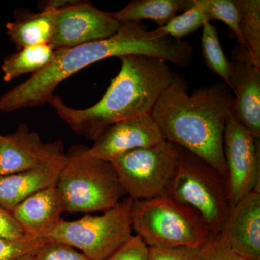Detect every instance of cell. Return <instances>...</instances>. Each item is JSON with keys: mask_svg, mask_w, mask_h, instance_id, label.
Wrapping results in <instances>:
<instances>
[{"mask_svg": "<svg viewBox=\"0 0 260 260\" xmlns=\"http://www.w3.org/2000/svg\"><path fill=\"white\" fill-rule=\"evenodd\" d=\"M242 260H245V259H242Z\"/></svg>", "mask_w": 260, "mask_h": 260, "instance_id": "31", "label": "cell"}, {"mask_svg": "<svg viewBox=\"0 0 260 260\" xmlns=\"http://www.w3.org/2000/svg\"><path fill=\"white\" fill-rule=\"evenodd\" d=\"M64 158L25 172L0 176V206L12 212L38 191L56 185Z\"/></svg>", "mask_w": 260, "mask_h": 260, "instance_id": "16", "label": "cell"}, {"mask_svg": "<svg viewBox=\"0 0 260 260\" xmlns=\"http://www.w3.org/2000/svg\"><path fill=\"white\" fill-rule=\"evenodd\" d=\"M193 6L192 0H133L119 11L112 13L120 22H142L151 20L161 28L178 13Z\"/></svg>", "mask_w": 260, "mask_h": 260, "instance_id": "18", "label": "cell"}, {"mask_svg": "<svg viewBox=\"0 0 260 260\" xmlns=\"http://www.w3.org/2000/svg\"><path fill=\"white\" fill-rule=\"evenodd\" d=\"M232 92L230 114L258 141L260 140V68L249 51L237 45L232 50Z\"/></svg>", "mask_w": 260, "mask_h": 260, "instance_id": "12", "label": "cell"}, {"mask_svg": "<svg viewBox=\"0 0 260 260\" xmlns=\"http://www.w3.org/2000/svg\"><path fill=\"white\" fill-rule=\"evenodd\" d=\"M241 31L254 64L260 68V1L238 0Z\"/></svg>", "mask_w": 260, "mask_h": 260, "instance_id": "22", "label": "cell"}, {"mask_svg": "<svg viewBox=\"0 0 260 260\" xmlns=\"http://www.w3.org/2000/svg\"><path fill=\"white\" fill-rule=\"evenodd\" d=\"M229 247L245 260H260V192L232 205L220 232Z\"/></svg>", "mask_w": 260, "mask_h": 260, "instance_id": "14", "label": "cell"}, {"mask_svg": "<svg viewBox=\"0 0 260 260\" xmlns=\"http://www.w3.org/2000/svg\"><path fill=\"white\" fill-rule=\"evenodd\" d=\"M223 151L232 205L259 191V141L229 114L224 131Z\"/></svg>", "mask_w": 260, "mask_h": 260, "instance_id": "9", "label": "cell"}, {"mask_svg": "<svg viewBox=\"0 0 260 260\" xmlns=\"http://www.w3.org/2000/svg\"><path fill=\"white\" fill-rule=\"evenodd\" d=\"M192 3L203 10L212 21L220 20L226 24L237 39L238 45L248 51L241 31V12L238 0H192Z\"/></svg>", "mask_w": 260, "mask_h": 260, "instance_id": "21", "label": "cell"}, {"mask_svg": "<svg viewBox=\"0 0 260 260\" xmlns=\"http://www.w3.org/2000/svg\"><path fill=\"white\" fill-rule=\"evenodd\" d=\"M198 260H242L229 247L221 233L213 234L200 246Z\"/></svg>", "mask_w": 260, "mask_h": 260, "instance_id": "25", "label": "cell"}, {"mask_svg": "<svg viewBox=\"0 0 260 260\" xmlns=\"http://www.w3.org/2000/svg\"><path fill=\"white\" fill-rule=\"evenodd\" d=\"M121 25L112 13L102 11L89 2L70 1L58 10L50 44L59 49L104 40L119 31Z\"/></svg>", "mask_w": 260, "mask_h": 260, "instance_id": "10", "label": "cell"}, {"mask_svg": "<svg viewBox=\"0 0 260 260\" xmlns=\"http://www.w3.org/2000/svg\"><path fill=\"white\" fill-rule=\"evenodd\" d=\"M69 2L53 0L40 13L18 15L15 21L7 23V34L18 50L30 46L50 44L58 10Z\"/></svg>", "mask_w": 260, "mask_h": 260, "instance_id": "17", "label": "cell"}, {"mask_svg": "<svg viewBox=\"0 0 260 260\" xmlns=\"http://www.w3.org/2000/svg\"><path fill=\"white\" fill-rule=\"evenodd\" d=\"M234 93L217 82L188 94L186 80L177 75L161 94L151 116L164 139L194 154L228 177L224 131Z\"/></svg>", "mask_w": 260, "mask_h": 260, "instance_id": "2", "label": "cell"}, {"mask_svg": "<svg viewBox=\"0 0 260 260\" xmlns=\"http://www.w3.org/2000/svg\"><path fill=\"white\" fill-rule=\"evenodd\" d=\"M66 212L56 186L30 195L12 210L25 235L47 239Z\"/></svg>", "mask_w": 260, "mask_h": 260, "instance_id": "15", "label": "cell"}, {"mask_svg": "<svg viewBox=\"0 0 260 260\" xmlns=\"http://www.w3.org/2000/svg\"><path fill=\"white\" fill-rule=\"evenodd\" d=\"M199 248L148 247V260H198Z\"/></svg>", "mask_w": 260, "mask_h": 260, "instance_id": "27", "label": "cell"}, {"mask_svg": "<svg viewBox=\"0 0 260 260\" xmlns=\"http://www.w3.org/2000/svg\"><path fill=\"white\" fill-rule=\"evenodd\" d=\"M64 156L61 140L44 143L25 124H20L12 134L0 135V176L25 172Z\"/></svg>", "mask_w": 260, "mask_h": 260, "instance_id": "11", "label": "cell"}, {"mask_svg": "<svg viewBox=\"0 0 260 260\" xmlns=\"http://www.w3.org/2000/svg\"><path fill=\"white\" fill-rule=\"evenodd\" d=\"M211 21L203 10L193 5L182 14L174 17L167 25L155 29L153 32L156 35L170 36L181 40V38L194 32L205 23H211Z\"/></svg>", "mask_w": 260, "mask_h": 260, "instance_id": "23", "label": "cell"}, {"mask_svg": "<svg viewBox=\"0 0 260 260\" xmlns=\"http://www.w3.org/2000/svg\"><path fill=\"white\" fill-rule=\"evenodd\" d=\"M128 196L101 215H87L73 221L61 219L48 236L81 251L88 260H107L133 237L132 205Z\"/></svg>", "mask_w": 260, "mask_h": 260, "instance_id": "7", "label": "cell"}, {"mask_svg": "<svg viewBox=\"0 0 260 260\" xmlns=\"http://www.w3.org/2000/svg\"><path fill=\"white\" fill-rule=\"evenodd\" d=\"M107 260H148V246L138 236L133 235Z\"/></svg>", "mask_w": 260, "mask_h": 260, "instance_id": "28", "label": "cell"}, {"mask_svg": "<svg viewBox=\"0 0 260 260\" xmlns=\"http://www.w3.org/2000/svg\"><path fill=\"white\" fill-rule=\"evenodd\" d=\"M132 221L135 235L148 247L200 248L213 235L199 214L166 193L133 201Z\"/></svg>", "mask_w": 260, "mask_h": 260, "instance_id": "5", "label": "cell"}, {"mask_svg": "<svg viewBox=\"0 0 260 260\" xmlns=\"http://www.w3.org/2000/svg\"><path fill=\"white\" fill-rule=\"evenodd\" d=\"M55 54L50 44L25 47L7 56L2 64L3 80L6 83L22 75L38 73L49 64Z\"/></svg>", "mask_w": 260, "mask_h": 260, "instance_id": "19", "label": "cell"}, {"mask_svg": "<svg viewBox=\"0 0 260 260\" xmlns=\"http://www.w3.org/2000/svg\"><path fill=\"white\" fill-rule=\"evenodd\" d=\"M36 255V254H35ZM35 255H30L25 256V257L21 258V259L18 260H34V257H35Z\"/></svg>", "mask_w": 260, "mask_h": 260, "instance_id": "30", "label": "cell"}, {"mask_svg": "<svg viewBox=\"0 0 260 260\" xmlns=\"http://www.w3.org/2000/svg\"><path fill=\"white\" fill-rule=\"evenodd\" d=\"M179 153V146L164 140L127 152L110 162L126 195L133 201L147 200L165 194Z\"/></svg>", "mask_w": 260, "mask_h": 260, "instance_id": "8", "label": "cell"}, {"mask_svg": "<svg viewBox=\"0 0 260 260\" xmlns=\"http://www.w3.org/2000/svg\"><path fill=\"white\" fill-rule=\"evenodd\" d=\"M166 194L195 210L213 234L221 232L232 207L229 185L203 159L179 147L177 167Z\"/></svg>", "mask_w": 260, "mask_h": 260, "instance_id": "6", "label": "cell"}, {"mask_svg": "<svg viewBox=\"0 0 260 260\" xmlns=\"http://www.w3.org/2000/svg\"><path fill=\"white\" fill-rule=\"evenodd\" d=\"M88 148L73 145L65 153L56 186L68 213H103L126 195L112 162L92 156Z\"/></svg>", "mask_w": 260, "mask_h": 260, "instance_id": "4", "label": "cell"}, {"mask_svg": "<svg viewBox=\"0 0 260 260\" xmlns=\"http://www.w3.org/2000/svg\"><path fill=\"white\" fill-rule=\"evenodd\" d=\"M34 260H88L81 252L61 243L44 244L36 254Z\"/></svg>", "mask_w": 260, "mask_h": 260, "instance_id": "26", "label": "cell"}, {"mask_svg": "<svg viewBox=\"0 0 260 260\" xmlns=\"http://www.w3.org/2000/svg\"><path fill=\"white\" fill-rule=\"evenodd\" d=\"M151 114L118 121L103 132L89 147L90 155L111 161L135 149L153 146L164 141Z\"/></svg>", "mask_w": 260, "mask_h": 260, "instance_id": "13", "label": "cell"}, {"mask_svg": "<svg viewBox=\"0 0 260 260\" xmlns=\"http://www.w3.org/2000/svg\"><path fill=\"white\" fill-rule=\"evenodd\" d=\"M119 59L120 71L92 107L74 109L54 95L48 101L70 129L93 142L118 121L151 114L159 98L178 75L167 62L151 56L126 55Z\"/></svg>", "mask_w": 260, "mask_h": 260, "instance_id": "3", "label": "cell"}, {"mask_svg": "<svg viewBox=\"0 0 260 260\" xmlns=\"http://www.w3.org/2000/svg\"><path fill=\"white\" fill-rule=\"evenodd\" d=\"M48 240L44 238L24 235L17 239L0 238V260H18L35 255Z\"/></svg>", "mask_w": 260, "mask_h": 260, "instance_id": "24", "label": "cell"}, {"mask_svg": "<svg viewBox=\"0 0 260 260\" xmlns=\"http://www.w3.org/2000/svg\"><path fill=\"white\" fill-rule=\"evenodd\" d=\"M25 235L13 213L0 206V238L17 239Z\"/></svg>", "mask_w": 260, "mask_h": 260, "instance_id": "29", "label": "cell"}, {"mask_svg": "<svg viewBox=\"0 0 260 260\" xmlns=\"http://www.w3.org/2000/svg\"><path fill=\"white\" fill-rule=\"evenodd\" d=\"M203 28L201 45L205 63L214 73L223 78L224 83L232 90L233 64L224 53L218 30L211 23H205Z\"/></svg>", "mask_w": 260, "mask_h": 260, "instance_id": "20", "label": "cell"}, {"mask_svg": "<svg viewBox=\"0 0 260 260\" xmlns=\"http://www.w3.org/2000/svg\"><path fill=\"white\" fill-rule=\"evenodd\" d=\"M121 23L119 31L108 39L55 49L49 64L0 96V111L9 113L48 103L61 82L107 58L144 55L181 68L189 64L192 51L189 42L156 35L142 22Z\"/></svg>", "mask_w": 260, "mask_h": 260, "instance_id": "1", "label": "cell"}]
</instances>
